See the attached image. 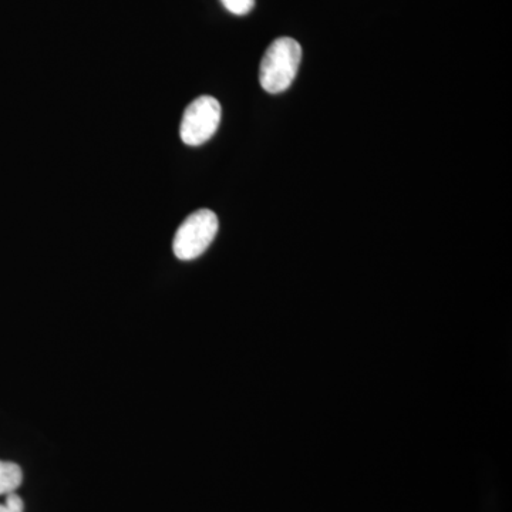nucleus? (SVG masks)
Segmentation results:
<instances>
[{
	"label": "nucleus",
	"mask_w": 512,
	"mask_h": 512,
	"mask_svg": "<svg viewBox=\"0 0 512 512\" xmlns=\"http://www.w3.org/2000/svg\"><path fill=\"white\" fill-rule=\"evenodd\" d=\"M302 62V47L292 37H279L266 49L259 67V83L265 92L278 94L291 87Z\"/></svg>",
	"instance_id": "1"
},
{
	"label": "nucleus",
	"mask_w": 512,
	"mask_h": 512,
	"mask_svg": "<svg viewBox=\"0 0 512 512\" xmlns=\"http://www.w3.org/2000/svg\"><path fill=\"white\" fill-rule=\"evenodd\" d=\"M218 218L211 210L195 211L180 225L173 241L174 255L192 261L207 251L218 234Z\"/></svg>",
	"instance_id": "2"
},
{
	"label": "nucleus",
	"mask_w": 512,
	"mask_h": 512,
	"mask_svg": "<svg viewBox=\"0 0 512 512\" xmlns=\"http://www.w3.org/2000/svg\"><path fill=\"white\" fill-rule=\"evenodd\" d=\"M220 101L211 96H201L192 101L184 111L180 136L187 146L198 147L207 143L221 123Z\"/></svg>",
	"instance_id": "3"
},
{
	"label": "nucleus",
	"mask_w": 512,
	"mask_h": 512,
	"mask_svg": "<svg viewBox=\"0 0 512 512\" xmlns=\"http://www.w3.org/2000/svg\"><path fill=\"white\" fill-rule=\"evenodd\" d=\"M22 481V468L18 464L0 460V495L15 493Z\"/></svg>",
	"instance_id": "4"
},
{
	"label": "nucleus",
	"mask_w": 512,
	"mask_h": 512,
	"mask_svg": "<svg viewBox=\"0 0 512 512\" xmlns=\"http://www.w3.org/2000/svg\"><path fill=\"white\" fill-rule=\"evenodd\" d=\"M222 5L237 16L248 15L255 6V0H221Z\"/></svg>",
	"instance_id": "5"
},
{
	"label": "nucleus",
	"mask_w": 512,
	"mask_h": 512,
	"mask_svg": "<svg viewBox=\"0 0 512 512\" xmlns=\"http://www.w3.org/2000/svg\"><path fill=\"white\" fill-rule=\"evenodd\" d=\"M5 503L0 504V512H25V503L16 493L5 495Z\"/></svg>",
	"instance_id": "6"
}]
</instances>
